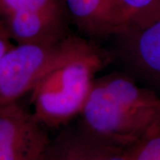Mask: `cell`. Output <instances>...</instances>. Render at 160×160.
I'll return each instance as SVG.
<instances>
[{"label":"cell","instance_id":"6da1fadb","mask_svg":"<svg viewBox=\"0 0 160 160\" xmlns=\"http://www.w3.org/2000/svg\"><path fill=\"white\" fill-rule=\"evenodd\" d=\"M80 133L128 149L160 129V96L123 71L96 77L80 112Z\"/></svg>","mask_w":160,"mask_h":160},{"label":"cell","instance_id":"8992f818","mask_svg":"<svg viewBox=\"0 0 160 160\" xmlns=\"http://www.w3.org/2000/svg\"><path fill=\"white\" fill-rule=\"evenodd\" d=\"M51 140L19 102L0 107V160H44Z\"/></svg>","mask_w":160,"mask_h":160},{"label":"cell","instance_id":"3957f363","mask_svg":"<svg viewBox=\"0 0 160 160\" xmlns=\"http://www.w3.org/2000/svg\"><path fill=\"white\" fill-rule=\"evenodd\" d=\"M68 19L63 0H0V23L15 44L60 38Z\"/></svg>","mask_w":160,"mask_h":160},{"label":"cell","instance_id":"9c48e42d","mask_svg":"<svg viewBox=\"0 0 160 160\" xmlns=\"http://www.w3.org/2000/svg\"><path fill=\"white\" fill-rule=\"evenodd\" d=\"M44 160H86L84 140L78 132L66 131L51 141Z\"/></svg>","mask_w":160,"mask_h":160},{"label":"cell","instance_id":"7a4b0ae2","mask_svg":"<svg viewBox=\"0 0 160 160\" xmlns=\"http://www.w3.org/2000/svg\"><path fill=\"white\" fill-rule=\"evenodd\" d=\"M110 62L109 51L92 40L65 38L29 92L35 118L53 128L79 116L96 75Z\"/></svg>","mask_w":160,"mask_h":160},{"label":"cell","instance_id":"7c38bea8","mask_svg":"<svg viewBox=\"0 0 160 160\" xmlns=\"http://www.w3.org/2000/svg\"><path fill=\"white\" fill-rule=\"evenodd\" d=\"M12 46H13L12 41L8 36L3 25L0 23V59Z\"/></svg>","mask_w":160,"mask_h":160},{"label":"cell","instance_id":"30bf717a","mask_svg":"<svg viewBox=\"0 0 160 160\" xmlns=\"http://www.w3.org/2000/svg\"><path fill=\"white\" fill-rule=\"evenodd\" d=\"M126 150L131 160H160V129Z\"/></svg>","mask_w":160,"mask_h":160},{"label":"cell","instance_id":"277c9868","mask_svg":"<svg viewBox=\"0 0 160 160\" xmlns=\"http://www.w3.org/2000/svg\"><path fill=\"white\" fill-rule=\"evenodd\" d=\"M111 61L140 85L160 96V17L116 32Z\"/></svg>","mask_w":160,"mask_h":160},{"label":"cell","instance_id":"52a82bcc","mask_svg":"<svg viewBox=\"0 0 160 160\" xmlns=\"http://www.w3.org/2000/svg\"><path fill=\"white\" fill-rule=\"evenodd\" d=\"M69 19L91 38H110L117 30L115 0H63Z\"/></svg>","mask_w":160,"mask_h":160},{"label":"cell","instance_id":"5b68a950","mask_svg":"<svg viewBox=\"0 0 160 160\" xmlns=\"http://www.w3.org/2000/svg\"><path fill=\"white\" fill-rule=\"evenodd\" d=\"M63 39L13 44L6 51L0 59V107L31 92Z\"/></svg>","mask_w":160,"mask_h":160},{"label":"cell","instance_id":"8fae6325","mask_svg":"<svg viewBox=\"0 0 160 160\" xmlns=\"http://www.w3.org/2000/svg\"><path fill=\"white\" fill-rule=\"evenodd\" d=\"M81 136L85 143L86 160H131L126 149L92 142L82 134Z\"/></svg>","mask_w":160,"mask_h":160},{"label":"cell","instance_id":"ba28073f","mask_svg":"<svg viewBox=\"0 0 160 160\" xmlns=\"http://www.w3.org/2000/svg\"><path fill=\"white\" fill-rule=\"evenodd\" d=\"M115 3L116 32L132 26H142L160 17V0H115Z\"/></svg>","mask_w":160,"mask_h":160}]
</instances>
